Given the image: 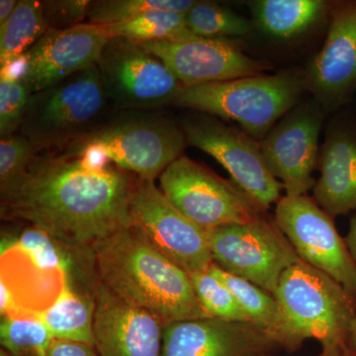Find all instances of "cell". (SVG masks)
Returning <instances> with one entry per match:
<instances>
[{
  "mask_svg": "<svg viewBox=\"0 0 356 356\" xmlns=\"http://www.w3.org/2000/svg\"><path fill=\"white\" fill-rule=\"evenodd\" d=\"M136 178L108 161L39 154L22 181L1 197V216L24 220L65 247L92 255L98 245L132 226Z\"/></svg>",
  "mask_w": 356,
  "mask_h": 356,
  "instance_id": "1",
  "label": "cell"
},
{
  "mask_svg": "<svg viewBox=\"0 0 356 356\" xmlns=\"http://www.w3.org/2000/svg\"><path fill=\"white\" fill-rule=\"evenodd\" d=\"M96 276L105 287L163 325L210 318L197 298L191 275L130 228L119 232L92 252Z\"/></svg>",
  "mask_w": 356,
  "mask_h": 356,
  "instance_id": "2",
  "label": "cell"
},
{
  "mask_svg": "<svg viewBox=\"0 0 356 356\" xmlns=\"http://www.w3.org/2000/svg\"><path fill=\"white\" fill-rule=\"evenodd\" d=\"M281 325L280 348L294 351L316 339L323 353L343 355L356 318V300L331 276L299 261L281 275L273 294Z\"/></svg>",
  "mask_w": 356,
  "mask_h": 356,
  "instance_id": "3",
  "label": "cell"
},
{
  "mask_svg": "<svg viewBox=\"0 0 356 356\" xmlns=\"http://www.w3.org/2000/svg\"><path fill=\"white\" fill-rule=\"evenodd\" d=\"M111 104L95 64L33 93L19 132L39 154L60 153L102 125Z\"/></svg>",
  "mask_w": 356,
  "mask_h": 356,
  "instance_id": "4",
  "label": "cell"
},
{
  "mask_svg": "<svg viewBox=\"0 0 356 356\" xmlns=\"http://www.w3.org/2000/svg\"><path fill=\"white\" fill-rule=\"evenodd\" d=\"M305 88V76L294 72L264 74L184 88L172 105L236 122L259 142L293 108Z\"/></svg>",
  "mask_w": 356,
  "mask_h": 356,
  "instance_id": "5",
  "label": "cell"
},
{
  "mask_svg": "<svg viewBox=\"0 0 356 356\" xmlns=\"http://www.w3.org/2000/svg\"><path fill=\"white\" fill-rule=\"evenodd\" d=\"M186 145L181 126L161 115L138 114L103 123L60 153L106 159L154 181L182 156Z\"/></svg>",
  "mask_w": 356,
  "mask_h": 356,
  "instance_id": "6",
  "label": "cell"
},
{
  "mask_svg": "<svg viewBox=\"0 0 356 356\" xmlns=\"http://www.w3.org/2000/svg\"><path fill=\"white\" fill-rule=\"evenodd\" d=\"M161 191L182 215L206 231L245 224L266 211L233 181L181 156L159 177Z\"/></svg>",
  "mask_w": 356,
  "mask_h": 356,
  "instance_id": "7",
  "label": "cell"
},
{
  "mask_svg": "<svg viewBox=\"0 0 356 356\" xmlns=\"http://www.w3.org/2000/svg\"><path fill=\"white\" fill-rule=\"evenodd\" d=\"M207 235L214 264L271 295L281 275L301 261L274 220L266 216L208 229Z\"/></svg>",
  "mask_w": 356,
  "mask_h": 356,
  "instance_id": "8",
  "label": "cell"
},
{
  "mask_svg": "<svg viewBox=\"0 0 356 356\" xmlns=\"http://www.w3.org/2000/svg\"><path fill=\"white\" fill-rule=\"evenodd\" d=\"M130 216L133 228L189 275L208 270L214 264L207 231L182 215L153 180L136 178Z\"/></svg>",
  "mask_w": 356,
  "mask_h": 356,
  "instance_id": "9",
  "label": "cell"
},
{
  "mask_svg": "<svg viewBox=\"0 0 356 356\" xmlns=\"http://www.w3.org/2000/svg\"><path fill=\"white\" fill-rule=\"evenodd\" d=\"M96 67L110 102L122 109L172 105L184 88L161 60L122 37L109 39Z\"/></svg>",
  "mask_w": 356,
  "mask_h": 356,
  "instance_id": "10",
  "label": "cell"
},
{
  "mask_svg": "<svg viewBox=\"0 0 356 356\" xmlns=\"http://www.w3.org/2000/svg\"><path fill=\"white\" fill-rule=\"evenodd\" d=\"M274 222L300 259L339 282L356 300V261L334 218L308 195L282 196Z\"/></svg>",
  "mask_w": 356,
  "mask_h": 356,
  "instance_id": "11",
  "label": "cell"
},
{
  "mask_svg": "<svg viewBox=\"0 0 356 356\" xmlns=\"http://www.w3.org/2000/svg\"><path fill=\"white\" fill-rule=\"evenodd\" d=\"M187 144L221 163L232 181L267 211L280 200L283 185L267 168L257 140L238 128L208 116L182 122Z\"/></svg>",
  "mask_w": 356,
  "mask_h": 356,
  "instance_id": "12",
  "label": "cell"
},
{
  "mask_svg": "<svg viewBox=\"0 0 356 356\" xmlns=\"http://www.w3.org/2000/svg\"><path fill=\"white\" fill-rule=\"evenodd\" d=\"M140 46L161 60L184 88L261 76L273 65L248 57L229 39L156 41Z\"/></svg>",
  "mask_w": 356,
  "mask_h": 356,
  "instance_id": "13",
  "label": "cell"
},
{
  "mask_svg": "<svg viewBox=\"0 0 356 356\" xmlns=\"http://www.w3.org/2000/svg\"><path fill=\"white\" fill-rule=\"evenodd\" d=\"M322 119L317 106L304 105L288 113L259 140L267 168L280 179L287 196L307 195L316 184L313 172Z\"/></svg>",
  "mask_w": 356,
  "mask_h": 356,
  "instance_id": "14",
  "label": "cell"
},
{
  "mask_svg": "<svg viewBox=\"0 0 356 356\" xmlns=\"http://www.w3.org/2000/svg\"><path fill=\"white\" fill-rule=\"evenodd\" d=\"M109 39L103 26L88 22L49 29L23 56L21 79L32 93L51 88L95 65Z\"/></svg>",
  "mask_w": 356,
  "mask_h": 356,
  "instance_id": "15",
  "label": "cell"
},
{
  "mask_svg": "<svg viewBox=\"0 0 356 356\" xmlns=\"http://www.w3.org/2000/svg\"><path fill=\"white\" fill-rule=\"evenodd\" d=\"M95 348L98 356H161L165 325L151 314L119 298L97 276Z\"/></svg>",
  "mask_w": 356,
  "mask_h": 356,
  "instance_id": "16",
  "label": "cell"
},
{
  "mask_svg": "<svg viewBox=\"0 0 356 356\" xmlns=\"http://www.w3.org/2000/svg\"><path fill=\"white\" fill-rule=\"evenodd\" d=\"M276 348L252 323L200 318L165 325L161 356H261Z\"/></svg>",
  "mask_w": 356,
  "mask_h": 356,
  "instance_id": "17",
  "label": "cell"
},
{
  "mask_svg": "<svg viewBox=\"0 0 356 356\" xmlns=\"http://www.w3.org/2000/svg\"><path fill=\"white\" fill-rule=\"evenodd\" d=\"M305 83L332 102H343L356 90V2L334 7L324 47L312 60Z\"/></svg>",
  "mask_w": 356,
  "mask_h": 356,
  "instance_id": "18",
  "label": "cell"
},
{
  "mask_svg": "<svg viewBox=\"0 0 356 356\" xmlns=\"http://www.w3.org/2000/svg\"><path fill=\"white\" fill-rule=\"evenodd\" d=\"M314 200L332 218L356 210V128L332 131L320 159Z\"/></svg>",
  "mask_w": 356,
  "mask_h": 356,
  "instance_id": "19",
  "label": "cell"
},
{
  "mask_svg": "<svg viewBox=\"0 0 356 356\" xmlns=\"http://www.w3.org/2000/svg\"><path fill=\"white\" fill-rule=\"evenodd\" d=\"M95 300L92 291L81 292L67 282L57 301L39 318L54 339L95 346Z\"/></svg>",
  "mask_w": 356,
  "mask_h": 356,
  "instance_id": "20",
  "label": "cell"
},
{
  "mask_svg": "<svg viewBox=\"0 0 356 356\" xmlns=\"http://www.w3.org/2000/svg\"><path fill=\"white\" fill-rule=\"evenodd\" d=\"M252 6L262 31L280 39L306 32L327 9V3L321 0H259Z\"/></svg>",
  "mask_w": 356,
  "mask_h": 356,
  "instance_id": "21",
  "label": "cell"
},
{
  "mask_svg": "<svg viewBox=\"0 0 356 356\" xmlns=\"http://www.w3.org/2000/svg\"><path fill=\"white\" fill-rule=\"evenodd\" d=\"M49 29L41 1H17L10 19L0 28V67L24 56Z\"/></svg>",
  "mask_w": 356,
  "mask_h": 356,
  "instance_id": "22",
  "label": "cell"
},
{
  "mask_svg": "<svg viewBox=\"0 0 356 356\" xmlns=\"http://www.w3.org/2000/svg\"><path fill=\"white\" fill-rule=\"evenodd\" d=\"M211 270L231 290L250 322L266 332L267 337L275 343L281 317L280 306L273 295L250 281L222 270L216 264H213Z\"/></svg>",
  "mask_w": 356,
  "mask_h": 356,
  "instance_id": "23",
  "label": "cell"
},
{
  "mask_svg": "<svg viewBox=\"0 0 356 356\" xmlns=\"http://www.w3.org/2000/svg\"><path fill=\"white\" fill-rule=\"evenodd\" d=\"M110 38L122 37L143 44L195 38L187 27L184 14L153 10L119 24L103 26Z\"/></svg>",
  "mask_w": 356,
  "mask_h": 356,
  "instance_id": "24",
  "label": "cell"
},
{
  "mask_svg": "<svg viewBox=\"0 0 356 356\" xmlns=\"http://www.w3.org/2000/svg\"><path fill=\"white\" fill-rule=\"evenodd\" d=\"M195 3L193 0H97L90 2L86 22L99 26L119 24L153 10L186 15Z\"/></svg>",
  "mask_w": 356,
  "mask_h": 356,
  "instance_id": "25",
  "label": "cell"
},
{
  "mask_svg": "<svg viewBox=\"0 0 356 356\" xmlns=\"http://www.w3.org/2000/svg\"><path fill=\"white\" fill-rule=\"evenodd\" d=\"M185 20L189 30L200 38L245 36L252 29L247 18L226 7L208 1H196L185 15Z\"/></svg>",
  "mask_w": 356,
  "mask_h": 356,
  "instance_id": "26",
  "label": "cell"
},
{
  "mask_svg": "<svg viewBox=\"0 0 356 356\" xmlns=\"http://www.w3.org/2000/svg\"><path fill=\"white\" fill-rule=\"evenodd\" d=\"M53 341L39 318H1L0 343L10 356H48Z\"/></svg>",
  "mask_w": 356,
  "mask_h": 356,
  "instance_id": "27",
  "label": "cell"
},
{
  "mask_svg": "<svg viewBox=\"0 0 356 356\" xmlns=\"http://www.w3.org/2000/svg\"><path fill=\"white\" fill-rule=\"evenodd\" d=\"M192 284L201 305L212 318L234 322H250L233 293L210 269L191 274Z\"/></svg>",
  "mask_w": 356,
  "mask_h": 356,
  "instance_id": "28",
  "label": "cell"
},
{
  "mask_svg": "<svg viewBox=\"0 0 356 356\" xmlns=\"http://www.w3.org/2000/svg\"><path fill=\"white\" fill-rule=\"evenodd\" d=\"M38 151L20 132L0 140V197H4L22 181Z\"/></svg>",
  "mask_w": 356,
  "mask_h": 356,
  "instance_id": "29",
  "label": "cell"
},
{
  "mask_svg": "<svg viewBox=\"0 0 356 356\" xmlns=\"http://www.w3.org/2000/svg\"><path fill=\"white\" fill-rule=\"evenodd\" d=\"M14 242L30 255L40 268L65 274L72 280L70 273L72 261L67 252L70 248L58 243L46 232L32 226L25 229Z\"/></svg>",
  "mask_w": 356,
  "mask_h": 356,
  "instance_id": "30",
  "label": "cell"
},
{
  "mask_svg": "<svg viewBox=\"0 0 356 356\" xmlns=\"http://www.w3.org/2000/svg\"><path fill=\"white\" fill-rule=\"evenodd\" d=\"M32 95L22 79L0 74V138L19 132Z\"/></svg>",
  "mask_w": 356,
  "mask_h": 356,
  "instance_id": "31",
  "label": "cell"
},
{
  "mask_svg": "<svg viewBox=\"0 0 356 356\" xmlns=\"http://www.w3.org/2000/svg\"><path fill=\"white\" fill-rule=\"evenodd\" d=\"M44 19L50 29H69L86 23L90 2L88 0H47L41 1Z\"/></svg>",
  "mask_w": 356,
  "mask_h": 356,
  "instance_id": "32",
  "label": "cell"
},
{
  "mask_svg": "<svg viewBox=\"0 0 356 356\" xmlns=\"http://www.w3.org/2000/svg\"><path fill=\"white\" fill-rule=\"evenodd\" d=\"M48 356H98L95 346L54 339Z\"/></svg>",
  "mask_w": 356,
  "mask_h": 356,
  "instance_id": "33",
  "label": "cell"
},
{
  "mask_svg": "<svg viewBox=\"0 0 356 356\" xmlns=\"http://www.w3.org/2000/svg\"><path fill=\"white\" fill-rule=\"evenodd\" d=\"M16 6H17V1L15 0H1L0 1V28L3 27L7 21L10 19Z\"/></svg>",
  "mask_w": 356,
  "mask_h": 356,
  "instance_id": "34",
  "label": "cell"
},
{
  "mask_svg": "<svg viewBox=\"0 0 356 356\" xmlns=\"http://www.w3.org/2000/svg\"><path fill=\"white\" fill-rule=\"evenodd\" d=\"M344 240H346V245H348L351 255L356 261V214L351 219L350 231Z\"/></svg>",
  "mask_w": 356,
  "mask_h": 356,
  "instance_id": "35",
  "label": "cell"
},
{
  "mask_svg": "<svg viewBox=\"0 0 356 356\" xmlns=\"http://www.w3.org/2000/svg\"><path fill=\"white\" fill-rule=\"evenodd\" d=\"M346 350L356 355V318L351 325L350 336H348Z\"/></svg>",
  "mask_w": 356,
  "mask_h": 356,
  "instance_id": "36",
  "label": "cell"
},
{
  "mask_svg": "<svg viewBox=\"0 0 356 356\" xmlns=\"http://www.w3.org/2000/svg\"><path fill=\"white\" fill-rule=\"evenodd\" d=\"M343 355H332V353H323V351H322V353H321L320 355H318V356H343ZM261 356H274V355H261Z\"/></svg>",
  "mask_w": 356,
  "mask_h": 356,
  "instance_id": "37",
  "label": "cell"
},
{
  "mask_svg": "<svg viewBox=\"0 0 356 356\" xmlns=\"http://www.w3.org/2000/svg\"><path fill=\"white\" fill-rule=\"evenodd\" d=\"M0 356H10V355H9L8 353H7L6 350H2V348H1V350H0Z\"/></svg>",
  "mask_w": 356,
  "mask_h": 356,
  "instance_id": "38",
  "label": "cell"
},
{
  "mask_svg": "<svg viewBox=\"0 0 356 356\" xmlns=\"http://www.w3.org/2000/svg\"><path fill=\"white\" fill-rule=\"evenodd\" d=\"M343 356H356L355 355H353V353H350V351L344 350Z\"/></svg>",
  "mask_w": 356,
  "mask_h": 356,
  "instance_id": "39",
  "label": "cell"
}]
</instances>
